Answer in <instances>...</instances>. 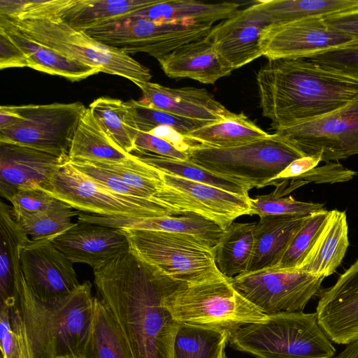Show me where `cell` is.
I'll list each match as a JSON object with an SVG mask.
<instances>
[{"label":"cell","mask_w":358,"mask_h":358,"mask_svg":"<svg viewBox=\"0 0 358 358\" xmlns=\"http://www.w3.org/2000/svg\"><path fill=\"white\" fill-rule=\"evenodd\" d=\"M94 282L134 358H173L180 323L163 302L182 282L164 274L131 248L94 269Z\"/></svg>","instance_id":"obj_1"},{"label":"cell","mask_w":358,"mask_h":358,"mask_svg":"<svg viewBox=\"0 0 358 358\" xmlns=\"http://www.w3.org/2000/svg\"><path fill=\"white\" fill-rule=\"evenodd\" d=\"M260 108L275 131L328 115L358 96V79L306 59L268 62L256 76Z\"/></svg>","instance_id":"obj_2"},{"label":"cell","mask_w":358,"mask_h":358,"mask_svg":"<svg viewBox=\"0 0 358 358\" xmlns=\"http://www.w3.org/2000/svg\"><path fill=\"white\" fill-rule=\"evenodd\" d=\"M94 298L92 284L85 281L65 298L42 302L23 277L15 300L5 303L10 306L29 358H79L92 326Z\"/></svg>","instance_id":"obj_3"},{"label":"cell","mask_w":358,"mask_h":358,"mask_svg":"<svg viewBox=\"0 0 358 358\" xmlns=\"http://www.w3.org/2000/svg\"><path fill=\"white\" fill-rule=\"evenodd\" d=\"M247 324L229 335L231 346L254 358H331L332 341L316 313L282 312Z\"/></svg>","instance_id":"obj_4"},{"label":"cell","mask_w":358,"mask_h":358,"mask_svg":"<svg viewBox=\"0 0 358 358\" xmlns=\"http://www.w3.org/2000/svg\"><path fill=\"white\" fill-rule=\"evenodd\" d=\"M163 304L180 324L219 329L229 334L268 317L223 275L198 282H182L165 297Z\"/></svg>","instance_id":"obj_5"},{"label":"cell","mask_w":358,"mask_h":358,"mask_svg":"<svg viewBox=\"0 0 358 358\" xmlns=\"http://www.w3.org/2000/svg\"><path fill=\"white\" fill-rule=\"evenodd\" d=\"M0 15L29 38L102 73L119 76L134 83L149 82L152 78L150 69L128 54L71 28L58 17Z\"/></svg>","instance_id":"obj_6"},{"label":"cell","mask_w":358,"mask_h":358,"mask_svg":"<svg viewBox=\"0 0 358 358\" xmlns=\"http://www.w3.org/2000/svg\"><path fill=\"white\" fill-rule=\"evenodd\" d=\"M190 162L215 174L262 188L291 162L306 156L282 136L267 137L231 148L198 145L187 152Z\"/></svg>","instance_id":"obj_7"},{"label":"cell","mask_w":358,"mask_h":358,"mask_svg":"<svg viewBox=\"0 0 358 358\" xmlns=\"http://www.w3.org/2000/svg\"><path fill=\"white\" fill-rule=\"evenodd\" d=\"M120 229L138 256L178 281L194 283L222 275L215 262L213 248L196 237L162 231Z\"/></svg>","instance_id":"obj_8"},{"label":"cell","mask_w":358,"mask_h":358,"mask_svg":"<svg viewBox=\"0 0 358 358\" xmlns=\"http://www.w3.org/2000/svg\"><path fill=\"white\" fill-rule=\"evenodd\" d=\"M213 27L192 22H158L127 15L85 32L128 55L144 52L159 59L180 46L206 38Z\"/></svg>","instance_id":"obj_9"},{"label":"cell","mask_w":358,"mask_h":358,"mask_svg":"<svg viewBox=\"0 0 358 358\" xmlns=\"http://www.w3.org/2000/svg\"><path fill=\"white\" fill-rule=\"evenodd\" d=\"M41 189L72 208L90 214L123 217L180 215L157 201L113 192L75 169L69 162Z\"/></svg>","instance_id":"obj_10"},{"label":"cell","mask_w":358,"mask_h":358,"mask_svg":"<svg viewBox=\"0 0 358 358\" xmlns=\"http://www.w3.org/2000/svg\"><path fill=\"white\" fill-rule=\"evenodd\" d=\"M233 287L266 315L303 311L324 278L299 270L273 268L229 278Z\"/></svg>","instance_id":"obj_11"},{"label":"cell","mask_w":358,"mask_h":358,"mask_svg":"<svg viewBox=\"0 0 358 358\" xmlns=\"http://www.w3.org/2000/svg\"><path fill=\"white\" fill-rule=\"evenodd\" d=\"M21 119L0 129V142L15 143L69 154L87 108L81 102L15 106Z\"/></svg>","instance_id":"obj_12"},{"label":"cell","mask_w":358,"mask_h":358,"mask_svg":"<svg viewBox=\"0 0 358 358\" xmlns=\"http://www.w3.org/2000/svg\"><path fill=\"white\" fill-rule=\"evenodd\" d=\"M275 133L306 155L320 153L322 162L358 155V96L328 115Z\"/></svg>","instance_id":"obj_13"},{"label":"cell","mask_w":358,"mask_h":358,"mask_svg":"<svg viewBox=\"0 0 358 358\" xmlns=\"http://www.w3.org/2000/svg\"><path fill=\"white\" fill-rule=\"evenodd\" d=\"M355 39L329 28L324 17H311L284 24L268 26L261 38L268 60L307 58Z\"/></svg>","instance_id":"obj_14"},{"label":"cell","mask_w":358,"mask_h":358,"mask_svg":"<svg viewBox=\"0 0 358 358\" xmlns=\"http://www.w3.org/2000/svg\"><path fill=\"white\" fill-rule=\"evenodd\" d=\"M21 264L29 288L42 302L65 298L80 285L73 263L51 240H31L22 250Z\"/></svg>","instance_id":"obj_15"},{"label":"cell","mask_w":358,"mask_h":358,"mask_svg":"<svg viewBox=\"0 0 358 358\" xmlns=\"http://www.w3.org/2000/svg\"><path fill=\"white\" fill-rule=\"evenodd\" d=\"M69 160V154L0 142V193L9 200L17 192L41 189Z\"/></svg>","instance_id":"obj_16"},{"label":"cell","mask_w":358,"mask_h":358,"mask_svg":"<svg viewBox=\"0 0 358 358\" xmlns=\"http://www.w3.org/2000/svg\"><path fill=\"white\" fill-rule=\"evenodd\" d=\"M315 313L332 342L346 345L358 338V259L322 293Z\"/></svg>","instance_id":"obj_17"},{"label":"cell","mask_w":358,"mask_h":358,"mask_svg":"<svg viewBox=\"0 0 358 358\" xmlns=\"http://www.w3.org/2000/svg\"><path fill=\"white\" fill-rule=\"evenodd\" d=\"M268 26L250 5L213 26L207 37L234 70L263 56L261 38Z\"/></svg>","instance_id":"obj_18"},{"label":"cell","mask_w":358,"mask_h":358,"mask_svg":"<svg viewBox=\"0 0 358 358\" xmlns=\"http://www.w3.org/2000/svg\"><path fill=\"white\" fill-rule=\"evenodd\" d=\"M55 248L72 263L96 269L130 248L120 229L78 222L52 240Z\"/></svg>","instance_id":"obj_19"},{"label":"cell","mask_w":358,"mask_h":358,"mask_svg":"<svg viewBox=\"0 0 358 358\" xmlns=\"http://www.w3.org/2000/svg\"><path fill=\"white\" fill-rule=\"evenodd\" d=\"M134 84L142 92V101L179 117L210 124L234 113L203 88H173L150 81L136 82Z\"/></svg>","instance_id":"obj_20"},{"label":"cell","mask_w":358,"mask_h":358,"mask_svg":"<svg viewBox=\"0 0 358 358\" xmlns=\"http://www.w3.org/2000/svg\"><path fill=\"white\" fill-rule=\"evenodd\" d=\"M83 221L116 229L155 230L183 234L196 237L213 248L225 229L196 213L164 217H123L85 214Z\"/></svg>","instance_id":"obj_21"},{"label":"cell","mask_w":358,"mask_h":358,"mask_svg":"<svg viewBox=\"0 0 358 358\" xmlns=\"http://www.w3.org/2000/svg\"><path fill=\"white\" fill-rule=\"evenodd\" d=\"M157 61L171 78H187L204 84L213 85L234 70L207 36L180 46Z\"/></svg>","instance_id":"obj_22"},{"label":"cell","mask_w":358,"mask_h":358,"mask_svg":"<svg viewBox=\"0 0 358 358\" xmlns=\"http://www.w3.org/2000/svg\"><path fill=\"white\" fill-rule=\"evenodd\" d=\"M162 181L189 196L210 215L211 220L225 229L235 219L251 215L250 196L234 194L220 188L186 180L160 171Z\"/></svg>","instance_id":"obj_23"},{"label":"cell","mask_w":358,"mask_h":358,"mask_svg":"<svg viewBox=\"0 0 358 358\" xmlns=\"http://www.w3.org/2000/svg\"><path fill=\"white\" fill-rule=\"evenodd\" d=\"M307 217H260L255 229L253 250L247 272L275 267Z\"/></svg>","instance_id":"obj_24"},{"label":"cell","mask_w":358,"mask_h":358,"mask_svg":"<svg viewBox=\"0 0 358 358\" xmlns=\"http://www.w3.org/2000/svg\"><path fill=\"white\" fill-rule=\"evenodd\" d=\"M348 246L345 212L337 209L330 210L324 227L296 270L325 278L336 271Z\"/></svg>","instance_id":"obj_25"},{"label":"cell","mask_w":358,"mask_h":358,"mask_svg":"<svg viewBox=\"0 0 358 358\" xmlns=\"http://www.w3.org/2000/svg\"><path fill=\"white\" fill-rule=\"evenodd\" d=\"M31 241L16 220L12 207L0 203V303L15 299L23 278L21 252Z\"/></svg>","instance_id":"obj_26"},{"label":"cell","mask_w":358,"mask_h":358,"mask_svg":"<svg viewBox=\"0 0 358 358\" xmlns=\"http://www.w3.org/2000/svg\"><path fill=\"white\" fill-rule=\"evenodd\" d=\"M238 2L206 3L195 0H155L154 2L129 15L154 22H192L213 24L233 15L239 10Z\"/></svg>","instance_id":"obj_27"},{"label":"cell","mask_w":358,"mask_h":358,"mask_svg":"<svg viewBox=\"0 0 358 358\" xmlns=\"http://www.w3.org/2000/svg\"><path fill=\"white\" fill-rule=\"evenodd\" d=\"M0 29L27 55L31 62V69L59 76L71 81H79L101 72L99 69L66 57L50 48L29 38L15 29L3 15H0Z\"/></svg>","instance_id":"obj_28"},{"label":"cell","mask_w":358,"mask_h":358,"mask_svg":"<svg viewBox=\"0 0 358 358\" xmlns=\"http://www.w3.org/2000/svg\"><path fill=\"white\" fill-rule=\"evenodd\" d=\"M252 7L268 26L358 8V0H258Z\"/></svg>","instance_id":"obj_29"},{"label":"cell","mask_w":358,"mask_h":358,"mask_svg":"<svg viewBox=\"0 0 358 358\" xmlns=\"http://www.w3.org/2000/svg\"><path fill=\"white\" fill-rule=\"evenodd\" d=\"M79 358H134L120 327L99 297L94 298L92 326Z\"/></svg>","instance_id":"obj_30"},{"label":"cell","mask_w":358,"mask_h":358,"mask_svg":"<svg viewBox=\"0 0 358 358\" xmlns=\"http://www.w3.org/2000/svg\"><path fill=\"white\" fill-rule=\"evenodd\" d=\"M269 135L243 113L208 124L184 135L199 145L231 148L253 142Z\"/></svg>","instance_id":"obj_31"},{"label":"cell","mask_w":358,"mask_h":358,"mask_svg":"<svg viewBox=\"0 0 358 358\" xmlns=\"http://www.w3.org/2000/svg\"><path fill=\"white\" fill-rule=\"evenodd\" d=\"M256 223L232 222L213 248L215 262L228 278L247 272L251 259Z\"/></svg>","instance_id":"obj_32"},{"label":"cell","mask_w":358,"mask_h":358,"mask_svg":"<svg viewBox=\"0 0 358 358\" xmlns=\"http://www.w3.org/2000/svg\"><path fill=\"white\" fill-rule=\"evenodd\" d=\"M69 159L121 162L131 157L105 133L87 108L75 131L69 152Z\"/></svg>","instance_id":"obj_33"},{"label":"cell","mask_w":358,"mask_h":358,"mask_svg":"<svg viewBox=\"0 0 358 358\" xmlns=\"http://www.w3.org/2000/svg\"><path fill=\"white\" fill-rule=\"evenodd\" d=\"M130 154L141 162L167 174L212 185L241 196H249L252 189L241 181L212 173L189 160H182L134 150Z\"/></svg>","instance_id":"obj_34"},{"label":"cell","mask_w":358,"mask_h":358,"mask_svg":"<svg viewBox=\"0 0 358 358\" xmlns=\"http://www.w3.org/2000/svg\"><path fill=\"white\" fill-rule=\"evenodd\" d=\"M227 331L180 324L173 344V358H220L229 342Z\"/></svg>","instance_id":"obj_35"},{"label":"cell","mask_w":358,"mask_h":358,"mask_svg":"<svg viewBox=\"0 0 358 358\" xmlns=\"http://www.w3.org/2000/svg\"><path fill=\"white\" fill-rule=\"evenodd\" d=\"M89 108L105 133L117 146L129 154L136 149V134L127 124L125 102L101 96L92 102Z\"/></svg>","instance_id":"obj_36"},{"label":"cell","mask_w":358,"mask_h":358,"mask_svg":"<svg viewBox=\"0 0 358 358\" xmlns=\"http://www.w3.org/2000/svg\"><path fill=\"white\" fill-rule=\"evenodd\" d=\"M125 106L129 127L139 131L149 133L159 126H168L185 135L208 124L167 113L142 100H129L125 102Z\"/></svg>","instance_id":"obj_37"},{"label":"cell","mask_w":358,"mask_h":358,"mask_svg":"<svg viewBox=\"0 0 358 358\" xmlns=\"http://www.w3.org/2000/svg\"><path fill=\"white\" fill-rule=\"evenodd\" d=\"M59 200L57 205L47 211L27 217H15L20 227L32 241L53 240L71 228V222L78 211Z\"/></svg>","instance_id":"obj_38"},{"label":"cell","mask_w":358,"mask_h":358,"mask_svg":"<svg viewBox=\"0 0 358 358\" xmlns=\"http://www.w3.org/2000/svg\"><path fill=\"white\" fill-rule=\"evenodd\" d=\"M330 210L324 209L308 215L296 233L273 269H298L324 227Z\"/></svg>","instance_id":"obj_39"},{"label":"cell","mask_w":358,"mask_h":358,"mask_svg":"<svg viewBox=\"0 0 358 358\" xmlns=\"http://www.w3.org/2000/svg\"><path fill=\"white\" fill-rule=\"evenodd\" d=\"M251 215L259 217L267 215L308 216L325 209L320 203L304 202L291 196H275L271 193L250 198Z\"/></svg>","instance_id":"obj_40"},{"label":"cell","mask_w":358,"mask_h":358,"mask_svg":"<svg viewBox=\"0 0 358 358\" xmlns=\"http://www.w3.org/2000/svg\"><path fill=\"white\" fill-rule=\"evenodd\" d=\"M305 59L325 69L358 79V41L318 52Z\"/></svg>","instance_id":"obj_41"},{"label":"cell","mask_w":358,"mask_h":358,"mask_svg":"<svg viewBox=\"0 0 358 358\" xmlns=\"http://www.w3.org/2000/svg\"><path fill=\"white\" fill-rule=\"evenodd\" d=\"M1 358H29L19 326L8 303H0Z\"/></svg>","instance_id":"obj_42"},{"label":"cell","mask_w":358,"mask_h":358,"mask_svg":"<svg viewBox=\"0 0 358 358\" xmlns=\"http://www.w3.org/2000/svg\"><path fill=\"white\" fill-rule=\"evenodd\" d=\"M322 162V155L317 153L306 155L291 162L282 172L269 180L266 186H274L275 189L271 192L275 196H287L297 189L295 182L299 177L312 170Z\"/></svg>","instance_id":"obj_43"},{"label":"cell","mask_w":358,"mask_h":358,"mask_svg":"<svg viewBox=\"0 0 358 358\" xmlns=\"http://www.w3.org/2000/svg\"><path fill=\"white\" fill-rule=\"evenodd\" d=\"M15 217L36 215L54 207L59 201L40 188L17 192L8 200Z\"/></svg>","instance_id":"obj_44"},{"label":"cell","mask_w":358,"mask_h":358,"mask_svg":"<svg viewBox=\"0 0 358 358\" xmlns=\"http://www.w3.org/2000/svg\"><path fill=\"white\" fill-rule=\"evenodd\" d=\"M357 172L344 167L338 162H327L303 174L296 180L299 187L308 183H334L346 182L353 178Z\"/></svg>","instance_id":"obj_45"},{"label":"cell","mask_w":358,"mask_h":358,"mask_svg":"<svg viewBox=\"0 0 358 358\" xmlns=\"http://www.w3.org/2000/svg\"><path fill=\"white\" fill-rule=\"evenodd\" d=\"M135 150L149 152L160 156L188 160V154L180 151L164 139L147 132L134 129Z\"/></svg>","instance_id":"obj_46"},{"label":"cell","mask_w":358,"mask_h":358,"mask_svg":"<svg viewBox=\"0 0 358 358\" xmlns=\"http://www.w3.org/2000/svg\"><path fill=\"white\" fill-rule=\"evenodd\" d=\"M31 68L27 55L12 39L0 29V69Z\"/></svg>","instance_id":"obj_47"},{"label":"cell","mask_w":358,"mask_h":358,"mask_svg":"<svg viewBox=\"0 0 358 358\" xmlns=\"http://www.w3.org/2000/svg\"><path fill=\"white\" fill-rule=\"evenodd\" d=\"M324 21L331 29L349 35L358 41V8L327 15Z\"/></svg>","instance_id":"obj_48"},{"label":"cell","mask_w":358,"mask_h":358,"mask_svg":"<svg viewBox=\"0 0 358 358\" xmlns=\"http://www.w3.org/2000/svg\"><path fill=\"white\" fill-rule=\"evenodd\" d=\"M149 133L164 139L180 151L186 153L191 148L199 145L187 139L184 135L168 126H159Z\"/></svg>","instance_id":"obj_49"},{"label":"cell","mask_w":358,"mask_h":358,"mask_svg":"<svg viewBox=\"0 0 358 358\" xmlns=\"http://www.w3.org/2000/svg\"><path fill=\"white\" fill-rule=\"evenodd\" d=\"M21 117L15 108V106H1L0 107V129L9 127L19 120Z\"/></svg>","instance_id":"obj_50"},{"label":"cell","mask_w":358,"mask_h":358,"mask_svg":"<svg viewBox=\"0 0 358 358\" xmlns=\"http://www.w3.org/2000/svg\"><path fill=\"white\" fill-rule=\"evenodd\" d=\"M345 345L343 350L331 358H358V338Z\"/></svg>","instance_id":"obj_51"},{"label":"cell","mask_w":358,"mask_h":358,"mask_svg":"<svg viewBox=\"0 0 358 358\" xmlns=\"http://www.w3.org/2000/svg\"><path fill=\"white\" fill-rule=\"evenodd\" d=\"M220 358H227V357H226V354H225V350H224V351H223V352H222V355H221Z\"/></svg>","instance_id":"obj_52"}]
</instances>
